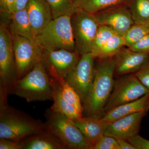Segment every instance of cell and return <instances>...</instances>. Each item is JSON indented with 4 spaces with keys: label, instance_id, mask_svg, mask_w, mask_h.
<instances>
[{
    "label": "cell",
    "instance_id": "obj_1",
    "mask_svg": "<svg viewBox=\"0 0 149 149\" xmlns=\"http://www.w3.org/2000/svg\"><path fill=\"white\" fill-rule=\"evenodd\" d=\"M116 70L114 58L100 59L95 65V78L85 104L84 111L87 116H102L105 106L113 88V74Z\"/></svg>",
    "mask_w": 149,
    "mask_h": 149
},
{
    "label": "cell",
    "instance_id": "obj_2",
    "mask_svg": "<svg viewBox=\"0 0 149 149\" xmlns=\"http://www.w3.org/2000/svg\"><path fill=\"white\" fill-rule=\"evenodd\" d=\"M46 130L45 123L8 105L0 109V138L21 141Z\"/></svg>",
    "mask_w": 149,
    "mask_h": 149
},
{
    "label": "cell",
    "instance_id": "obj_3",
    "mask_svg": "<svg viewBox=\"0 0 149 149\" xmlns=\"http://www.w3.org/2000/svg\"><path fill=\"white\" fill-rule=\"evenodd\" d=\"M52 94L49 75L42 61L19 79L13 93L28 102L53 100Z\"/></svg>",
    "mask_w": 149,
    "mask_h": 149
},
{
    "label": "cell",
    "instance_id": "obj_4",
    "mask_svg": "<svg viewBox=\"0 0 149 149\" xmlns=\"http://www.w3.org/2000/svg\"><path fill=\"white\" fill-rule=\"evenodd\" d=\"M71 15L53 19L36 37V43L43 50L65 49L75 52Z\"/></svg>",
    "mask_w": 149,
    "mask_h": 149
},
{
    "label": "cell",
    "instance_id": "obj_5",
    "mask_svg": "<svg viewBox=\"0 0 149 149\" xmlns=\"http://www.w3.org/2000/svg\"><path fill=\"white\" fill-rule=\"evenodd\" d=\"M44 116L46 130L58 138L68 149H92L79 128L65 115L49 108Z\"/></svg>",
    "mask_w": 149,
    "mask_h": 149
},
{
    "label": "cell",
    "instance_id": "obj_6",
    "mask_svg": "<svg viewBox=\"0 0 149 149\" xmlns=\"http://www.w3.org/2000/svg\"><path fill=\"white\" fill-rule=\"evenodd\" d=\"M19 80L18 71L14 52L12 36L3 23L0 26V85L8 95H13Z\"/></svg>",
    "mask_w": 149,
    "mask_h": 149
},
{
    "label": "cell",
    "instance_id": "obj_7",
    "mask_svg": "<svg viewBox=\"0 0 149 149\" xmlns=\"http://www.w3.org/2000/svg\"><path fill=\"white\" fill-rule=\"evenodd\" d=\"M75 52L80 56L91 52L99 24L95 15L75 8L70 17Z\"/></svg>",
    "mask_w": 149,
    "mask_h": 149
},
{
    "label": "cell",
    "instance_id": "obj_8",
    "mask_svg": "<svg viewBox=\"0 0 149 149\" xmlns=\"http://www.w3.org/2000/svg\"><path fill=\"white\" fill-rule=\"evenodd\" d=\"M148 93V90L135 74L119 76L114 80L113 89L104 107L103 114L116 107L136 100Z\"/></svg>",
    "mask_w": 149,
    "mask_h": 149
},
{
    "label": "cell",
    "instance_id": "obj_9",
    "mask_svg": "<svg viewBox=\"0 0 149 149\" xmlns=\"http://www.w3.org/2000/svg\"><path fill=\"white\" fill-rule=\"evenodd\" d=\"M95 58L91 52L80 56L77 64L65 78L78 94L83 105L88 98L95 78Z\"/></svg>",
    "mask_w": 149,
    "mask_h": 149
},
{
    "label": "cell",
    "instance_id": "obj_10",
    "mask_svg": "<svg viewBox=\"0 0 149 149\" xmlns=\"http://www.w3.org/2000/svg\"><path fill=\"white\" fill-rule=\"evenodd\" d=\"M12 36L19 79L42 61L43 50L36 42L21 36Z\"/></svg>",
    "mask_w": 149,
    "mask_h": 149
},
{
    "label": "cell",
    "instance_id": "obj_11",
    "mask_svg": "<svg viewBox=\"0 0 149 149\" xmlns=\"http://www.w3.org/2000/svg\"><path fill=\"white\" fill-rule=\"evenodd\" d=\"M94 15L100 25L109 27L122 36L134 24L126 5L114 7Z\"/></svg>",
    "mask_w": 149,
    "mask_h": 149
},
{
    "label": "cell",
    "instance_id": "obj_12",
    "mask_svg": "<svg viewBox=\"0 0 149 149\" xmlns=\"http://www.w3.org/2000/svg\"><path fill=\"white\" fill-rule=\"evenodd\" d=\"M79 56L76 52L65 49L43 50L42 62L65 78L79 61Z\"/></svg>",
    "mask_w": 149,
    "mask_h": 149
},
{
    "label": "cell",
    "instance_id": "obj_13",
    "mask_svg": "<svg viewBox=\"0 0 149 149\" xmlns=\"http://www.w3.org/2000/svg\"><path fill=\"white\" fill-rule=\"evenodd\" d=\"M148 112L136 113L109 123L104 135L127 141L139 134L142 120Z\"/></svg>",
    "mask_w": 149,
    "mask_h": 149
},
{
    "label": "cell",
    "instance_id": "obj_14",
    "mask_svg": "<svg viewBox=\"0 0 149 149\" xmlns=\"http://www.w3.org/2000/svg\"><path fill=\"white\" fill-rule=\"evenodd\" d=\"M115 72L118 76L136 73L149 62V54L138 52L123 47L114 57Z\"/></svg>",
    "mask_w": 149,
    "mask_h": 149
},
{
    "label": "cell",
    "instance_id": "obj_15",
    "mask_svg": "<svg viewBox=\"0 0 149 149\" xmlns=\"http://www.w3.org/2000/svg\"><path fill=\"white\" fill-rule=\"evenodd\" d=\"M26 9L37 36L53 19L50 7L46 0H29Z\"/></svg>",
    "mask_w": 149,
    "mask_h": 149
},
{
    "label": "cell",
    "instance_id": "obj_16",
    "mask_svg": "<svg viewBox=\"0 0 149 149\" xmlns=\"http://www.w3.org/2000/svg\"><path fill=\"white\" fill-rule=\"evenodd\" d=\"M72 121L91 145L92 149L99 139L104 136L109 123L103 120L102 116H99L83 117Z\"/></svg>",
    "mask_w": 149,
    "mask_h": 149
},
{
    "label": "cell",
    "instance_id": "obj_17",
    "mask_svg": "<svg viewBox=\"0 0 149 149\" xmlns=\"http://www.w3.org/2000/svg\"><path fill=\"white\" fill-rule=\"evenodd\" d=\"M149 110V93L136 100L123 104L111 110L102 116L104 121L110 123L129 115Z\"/></svg>",
    "mask_w": 149,
    "mask_h": 149
},
{
    "label": "cell",
    "instance_id": "obj_18",
    "mask_svg": "<svg viewBox=\"0 0 149 149\" xmlns=\"http://www.w3.org/2000/svg\"><path fill=\"white\" fill-rule=\"evenodd\" d=\"M21 149H68L61 141L47 130L21 141Z\"/></svg>",
    "mask_w": 149,
    "mask_h": 149
},
{
    "label": "cell",
    "instance_id": "obj_19",
    "mask_svg": "<svg viewBox=\"0 0 149 149\" xmlns=\"http://www.w3.org/2000/svg\"><path fill=\"white\" fill-rule=\"evenodd\" d=\"M10 20L9 30L12 35L21 36L36 42L37 35L32 28L26 8L13 12Z\"/></svg>",
    "mask_w": 149,
    "mask_h": 149
},
{
    "label": "cell",
    "instance_id": "obj_20",
    "mask_svg": "<svg viewBox=\"0 0 149 149\" xmlns=\"http://www.w3.org/2000/svg\"><path fill=\"white\" fill-rule=\"evenodd\" d=\"M54 103L50 108L54 111L64 115L71 120H75L83 117L77 109L64 98L56 81L49 76Z\"/></svg>",
    "mask_w": 149,
    "mask_h": 149
},
{
    "label": "cell",
    "instance_id": "obj_21",
    "mask_svg": "<svg viewBox=\"0 0 149 149\" xmlns=\"http://www.w3.org/2000/svg\"><path fill=\"white\" fill-rule=\"evenodd\" d=\"M45 68L49 75L56 81L64 98L73 106L80 113L83 114L84 111L83 104L80 97L74 89L64 77L58 74L53 69L49 67Z\"/></svg>",
    "mask_w": 149,
    "mask_h": 149
},
{
    "label": "cell",
    "instance_id": "obj_22",
    "mask_svg": "<svg viewBox=\"0 0 149 149\" xmlns=\"http://www.w3.org/2000/svg\"><path fill=\"white\" fill-rule=\"evenodd\" d=\"M129 0H74L75 8L81 9L89 13L95 14L118 6L125 5Z\"/></svg>",
    "mask_w": 149,
    "mask_h": 149
},
{
    "label": "cell",
    "instance_id": "obj_23",
    "mask_svg": "<svg viewBox=\"0 0 149 149\" xmlns=\"http://www.w3.org/2000/svg\"><path fill=\"white\" fill-rule=\"evenodd\" d=\"M125 5L134 24L149 22V0H129Z\"/></svg>",
    "mask_w": 149,
    "mask_h": 149
},
{
    "label": "cell",
    "instance_id": "obj_24",
    "mask_svg": "<svg viewBox=\"0 0 149 149\" xmlns=\"http://www.w3.org/2000/svg\"><path fill=\"white\" fill-rule=\"evenodd\" d=\"M124 46L125 42L123 36L116 34L104 46L97 58L102 59L114 57Z\"/></svg>",
    "mask_w": 149,
    "mask_h": 149
},
{
    "label": "cell",
    "instance_id": "obj_25",
    "mask_svg": "<svg viewBox=\"0 0 149 149\" xmlns=\"http://www.w3.org/2000/svg\"><path fill=\"white\" fill-rule=\"evenodd\" d=\"M149 34V22L134 24L123 35L125 46L130 47Z\"/></svg>",
    "mask_w": 149,
    "mask_h": 149
},
{
    "label": "cell",
    "instance_id": "obj_26",
    "mask_svg": "<svg viewBox=\"0 0 149 149\" xmlns=\"http://www.w3.org/2000/svg\"><path fill=\"white\" fill-rule=\"evenodd\" d=\"M116 34L109 27L104 25L99 26L92 46L91 53L97 58L102 48L107 41Z\"/></svg>",
    "mask_w": 149,
    "mask_h": 149
},
{
    "label": "cell",
    "instance_id": "obj_27",
    "mask_svg": "<svg viewBox=\"0 0 149 149\" xmlns=\"http://www.w3.org/2000/svg\"><path fill=\"white\" fill-rule=\"evenodd\" d=\"M52 13L53 18L63 15H71L75 8L72 0H46Z\"/></svg>",
    "mask_w": 149,
    "mask_h": 149
},
{
    "label": "cell",
    "instance_id": "obj_28",
    "mask_svg": "<svg viewBox=\"0 0 149 149\" xmlns=\"http://www.w3.org/2000/svg\"><path fill=\"white\" fill-rule=\"evenodd\" d=\"M93 149H118L117 140L104 135L94 145Z\"/></svg>",
    "mask_w": 149,
    "mask_h": 149
},
{
    "label": "cell",
    "instance_id": "obj_29",
    "mask_svg": "<svg viewBox=\"0 0 149 149\" xmlns=\"http://www.w3.org/2000/svg\"><path fill=\"white\" fill-rule=\"evenodd\" d=\"M129 48L134 52L149 54V34Z\"/></svg>",
    "mask_w": 149,
    "mask_h": 149
},
{
    "label": "cell",
    "instance_id": "obj_30",
    "mask_svg": "<svg viewBox=\"0 0 149 149\" xmlns=\"http://www.w3.org/2000/svg\"><path fill=\"white\" fill-rule=\"evenodd\" d=\"M127 141L136 149H149V141L144 139L139 134L128 139Z\"/></svg>",
    "mask_w": 149,
    "mask_h": 149
},
{
    "label": "cell",
    "instance_id": "obj_31",
    "mask_svg": "<svg viewBox=\"0 0 149 149\" xmlns=\"http://www.w3.org/2000/svg\"><path fill=\"white\" fill-rule=\"evenodd\" d=\"M15 0H0L1 13L11 17L15 11Z\"/></svg>",
    "mask_w": 149,
    "mask_h": 149
},
{
    "label": "cell",
    "instance_id": "obj_32",
    "mask_svg": "<svg viewBox=\"0 0 149 149\" xmlns=\"http://www.w3.org/2000/svg\"><path fill=\"white\" fill-rule=\"evenodd\" d=\"M134 74L149 91V62Z\"/></svg>",
    "mask_w": 149,
    "mask_h": 149
},
{
    "label": "cell",
    "instance_id": "obj_33",
    "mask_svg": "<svg viewBox=\"0 0 149 149\" xmlns=\"http://www.w3.org/2000/svg\"><path fill=\"white\" fill-rule=\"evenodd\" d=\"M21 141L0 138V149H21Z\"/></svg>",
    "mask_w": 149,
    "mask_h": 149
},
{
    "label": "cell",
    "instance_id": "obj_34",
    "mask_svg": "<svg viewBox=\"0 0 149 149\" xmlns=\"http://www.w3.org/2000/svg\"><path fill=\"white\" fill-rule=\"evenodd\" d=\"M118 144V149H136L132 144L127 140L116 139Z\"/></svg>",
    "mask_w": 149,
    "mask_h": 149
},
{
    "label": "cell",
    "instance_id": "obj_35",
    "mask_svg": "<svg viewBox=\"0 0 149 149\" xmlns=\"http://www.w3.org/2000/svg\"><path fill=\"white\" fill-rule=\"evenodd\" d=\"M29 1V0H15V11L26 8Z\"/></svg>",
    "mask_w": 149,
    "mask_h": 149
},
{
    "label": "cell",
    "instance_id": "obj_36",
    "mask_svg": "<svg viewBox=\"0 0 149 149\" xmlns=\"http://www.w3.org/2000/svg\"><path fill=\"white\" fill-rule=\"evenodd\" d=\"M72 1H74V0H72Z\"/></svg>",
    "mask_w": 149,
    "mask_h": 149
}]
</instances>
